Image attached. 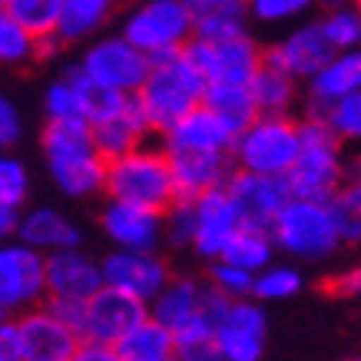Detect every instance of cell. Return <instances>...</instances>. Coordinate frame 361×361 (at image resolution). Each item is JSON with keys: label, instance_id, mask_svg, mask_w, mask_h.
Returning <instances> with one entry per match:
<instances>
[{"label": "cell", "instance_id": "6da1fadb", "mask_svg": "<svg viewBox=\"0 0 361 361\" xmlns=\"http://www.w3.org/2000/svg\"><path fill=\"white\" fill-rule=\"evenodd\" d=\"M40 153L54 186L66 199H90L103 192L106 183V159L99 156L90 123H44Z\"/></svg>", "mask_w": 361, "mask_h": 361}, {"label": "cell", "instance_id": "7a4b0ae2", "mask_svg": "<svg viewBox=\"0 0 361 361\" xmlns=\"http://www.w3.org/2000/svg\"><path fill=\"white\" fill-rule=\"evenodd\" d=\"M348 179V156L345 142L329 130L318 113H305L298 120V156L285 183L298 199H322L329 202L331 192Z\"/></svg>", "mask_w": 361, "mask_h": 361}, {"label": "cell", "instance_id": "3957f363", "mask_svg": "<svg viewBox=\"0 0 361 361\" xmlns=\"http://www.w3.org/2000/svg\"><path fill=\"white\" fill-rule=\"evenodd\" d=\"M206 77L196 70V63L186 56V50L159 60H149L146 80L136 90V103L146 113V120L153 126V133L159 136L163 130H169L179 116H186L189 110L202 106L206 97Z\"/></svg>", "mask_w": 361, "mask_h": 361}, {"label": "cell", "instance_id": "277c9868", "mask_svg": "<svg viewBox=\"0 0 361 361\" xmlns=\"http://www.w3.org/2000/svg\"><path fill=\"white\" fill-rule=\"evenodd\" d=\"M103 196L116 199V202H133V206L166 212L179 199L166 149L159 142H142L130 153L110 159L106 163Z\"/></svg>", "mask_w": 361, "mask_h": 361}, {"label": "cell", "instance_id": "5b68a950", "mask_svg": "<svg viewBox=\"0 0 361 361\" xmlns=\"http://www.w3.org/2000/svg\"><path fill=\"white\" fill-rule=\"evenodd\" d=\"M196 11L186 0H133L120 17V37H126L149 60L179 54L192 40Z\"/></svg>", "mask_w": 361, "mask_h": 361}, {"label": "cell", "instance_id": "8992f818", "mask_svg": "<svg viewBox=\"0 0 361 361\" xmlns=\"http://www.w3.org/2000/svg\"><path fill=\"white\" fill-rule=\"evenodd\" d=\"M229 298L219 295L206 279H192V275H173L163 285V292L146 305L149 318L159 322L163 329L173 331L176 341L202 338L212 335L216 318L222 315Z\"/></svg>", "mask_w": 361, "mask_h": 361}, {"label": "cell", "instance_id": "52a82bcc", "mask_svg": "<svg viewBox=\"0 0 361 361\" xmlns=\"http://www.w3.org/2000/svg\"><path fill=\"white\" fill-rule=\"evenodd\" d=\"M298 156V120L288 116H265L259 113L245 130L235 133L229 149L232 169L285 179Z\"/></svg>", "mask_w": 361, "mask_h": 361}, {"label": "cell", "instance_id": "ba28073f", "mask_svg": "<svg viewBox=\"0 0 361 361\" xmlns=\"http://www.w3.org/2000/svg\"><path fill=\"white\" fill-rule=\"evenodd\" d=\"M269 235L275 242V252H285V255L302 259V262L329 259L341 245L335 219H331V209L322 199L292 196L282 206V212L275 216V222L269 226Z\"/></svg>", "mask_w": 361, "mask_h": 361}, {"label": "cell", "instance_id": "9c48e42d", "mask_svg": "<svg viewBox=\"0 0 361 361\" xmlns=\"http://www.w3.org/2000/svg\"><path fill=\"white\" fill-rule=\"evenodd\" d=\"M73 66L90 83L113 90V93H123V97H133L142 87V80H146L149 56L140 54L120 33H99V37L83 44Z\"/></svg>", "mask_w": 361, "mask_h": 361}, {"label": "cell", "instance_id": "30bf717a", "mask_svg": "<svg viewBox=\"0 0 361 361\" xmlns=\"http://www.w3.org/2000/svg\"><path fill=\"white\" fill-rule=\"evenodd\" d=\"M269 341V315L255 298H229L212 325V345L222 361H262Z\"/></svg>", "mask_w": 361, "mask_h": 361}, {"label": "cell", "instance_id": "8fae6325", "mask_svg": "<svg viewBox=\"0 0 361 361\" xmlns=\"http://www.w3.org/2000/svg\"><path fill=\"white\" fill-rule=\"evenodd\" d=\"M186 56L196 63V70L206 77V83H242L249 87L252 77L259 73L262 60V44L245 33L232 40H189Z\"/></svg>", "mask_w": 361, "mask_h": 361}, {"label": "cell", "instance_id": "7c38bea8", "mask_svg": "<svg viewBox=\"0 0 361 361\" xmlns=\"http://www.w3.org/2000/svg\"><path fill=\"white\" fill-rule=\"evenodd\" d=\"M0 302L11 315L47 302L44 252L23 245L20 239L0 242Z\"/></svg>", "mask_w": 361, "mask_h": 361}, {"label": "cell", "instance_id": "4fadbf2b", "mask_svg": "<svg viewBox=\"0 0 361 361\" xmlns=\"http://www.w3.org/2000/svg\"><path fill=\"white\" fill-rule=\"evenodd\" d=\"M103 269V285H110L123 295L136 298L142 305H149L163 285L173 279V269L166 259H159L156 252H126V249H113L110 255L99 259Z\"/></svg>", "mask_w": 361, "mask_h": 361}, {"label": "cell", "instance_id": "5bb4252c", "mask_svg": "<svg viewBox=\"0 0 361 361\" xmlns=\"http://www.w3.org/2000/svg\"><path fill=\"white\" fill-rule=\"evenodd\" d=\"M226 192H229L232 206L239 212V222L249 229H265L275 222V216L282 212V206L292 199L288 183L279 176H259V173H242L232 169L226 179Z\"/></svg>", "mask_w": 361, "mask_h": 361}, {"label": "cell", "instance_id": "9a60e30c", "mask_svg": "<svg viewBox=\"0 0 361 361\" xmlns=\"http://www.w3.org/2000/svg\"><path fill=\"white\" fill-rule=\"evenodd\" d=\"M331 54H335V50H331L329 40L322 37L318 20L292 23L279 40H272L269 47H262L265 63L275 66V70H282V73H288V77L298 80V83H305V80L312 77Z\"/></svg>", "mask_w": 361, "mask_h": 361}, {"label": "cell", "instance_id": "2e32d148", "mask_svg": "<svg viewBox=\"0 0 361 361\" xmlns=\"http://www.w3.org/2000/svg\"><path fill=\"white\" fill-rule=\"evenodd\" d=\"M17 318L20 335V361H70L80 345V335L66 329L47 305L27 308Z\"/></svg>", "mask_w": 361, "mask_h": 361}, {"label": "cell", "instance_id": "e0dca14e", "mask_svg": "<svg viewBox=\"0 0 361 361\" xmlns=\"http://www.w3.org/2000/svg\"><path fill=\"white\" fill-rule=\"evenodd\" d=\"M99 229L110 239L113 249L156 252L163 242V212L106 199V206L99 212Z\"/></svg>", "mask_w": 361, "mask_h": 361}, {"label": "cell", "instance_id": "ac0fdd59", "mask_svg": "<svg viewBox=\"0 0 361 361\" xmlns=\"http://www.w3.org/2000/svg\"><path fill=\"white\" fill-rule=\"evenodd\" d=\"M44 269H47V298L87 302V298H93L103 288L99 259L90 255L83 245L44 255Z\"/></svg>", "mask_w": 361, "mask_h": 361}, {"label": "cell", "instance_id": "d6986e66", "mask_svg": "<svg viewBox=\"0 0 361 361\" xmlns=\"http://www.w3.org/2000/svg\"><path fill=\"white\" fill-rule=\"evenodd\" d=\"M149 315L142 302L123 295L110 285H103L97 295L87 298V312H83V331L80 338L83 341H99V345H116V341L140 325L142 318Z\"/></svg>", "mask_w": 361, "mask_h": 361}, {"label": "cell", "instance_id": "ffe728a7", "mask_svg": "<svg viewBox=\"0 0 361 361\" xmlns=\"http://www.w3.org/2000/svg\"><path fill=\"white\" fill-rule=\"evenodd\" d=\"M189 202H192V219H196L192 245H189V249L196 252L199 259L212 262V259H219L222 245L232 239V232L242 226L239 212H235V206H232L226 186L209 189V192L189 199Z\"/></svg>", "mask_w": 361, "mask_h": 361}, {"label": "cell", "instance_id": "44dd1931", "mask_svg": "<svg viewBox=\"0 0 361 361\" xmlns=\"http://www.w3.org/2000/svg\"><path fill=\"white\" fill-rule=\"evenodd\" d=\"M232 140V130L209 106L189 110L169 130L159 133V146L166 153H229Z\"/></svg>", "mask_w": 361, "mask_h": 361}, {"label": "cell", "instance_id": "7402d4cb", "mask_svg": "<svg viewBox=\"0 0 361 361\" xmlns=\"http://www.w3.org/2000/svg\"><path fill=\"white\" fill-rule=\"evenodd\" d=\"M358 90H361V47H355V50H335L305 80L308 113H322L335 99L348 97V93H358Z\"/></svg>", "mask_w": 361, "mask_h": 361}, {"label": "cell", "instance_id": "603a6c76", "mask_svg": "<svg viewBox=\"0 0 361 361\" xmlns=\"http://www.w3.org/2000/svg\"><path fill=\"white\" fill-rule=\"evenodd\" d=\"M13 239H20L23 245L50 255V252L83 245V229L66 212H60L54 206H30L20 209V222H17Z\"/></svg>", "mask_w": 361, "mask_h": 361}, {"label": "cell", "instance_id": "cb8c5ba5", "mask_svg": "<svg viewBox=\"0 0 361 361\" xmlns=\"http://www.w3.org/2000/svg\"><path fill=\"white\" fill-rule=\"evenodd\" d=\"M90 133H93V142H97L99 156H103L106 163L123 153H130V149H136V146H142V142H149V136H156L149 120H146V113H142L140 103H136V93L126 99V106H123L120 113L93 123Z\"/></svg>", "mask_w": 361, "mask_h": 361}, {"label": "cell", "instance_id": "d4e9b609", "mask_svg": "<svg viewBox=\"0 0 361 361\" xmlns=\"http://www.w3.org/2000/svg\"><path fill=\"white\" fill-rule=\"evenodd\" d=\"M169 156V169H173L176 196L179 199H196L209 189L226 186L232 176L229 153H166Z\"/></svg>", "mask_w": 361, "mask_h": 361}, {"label": "cell", "instance_id": "484cf974", "mask_svg": "<svg viewBox=\"0 0 361 361\" xmlns=\"http://www.w3.org/2000/svg\"><path fill=\"white\" fill-rule=\"evenodd\" d=\"M116 13H120V0H63L54 40L60 47H83L106 30Z\"/></svg>", "mask_w": 361, "mask_h": 361}, {"label": "cell", "instance_id": "4316f807", "mask_svg": "<svg viewBox=\"0 0 361 361\" xmlns=\"http://www.w3.org/2000/svg\"><path fill=\"white\" fill-rule=\"evenodd\" d=\"M116 355L123 361H176V338L173 331L146 315L140 325H133L116 345Z\"/></svg>", "mask_w": 361, "mask_h": 361}, {"label": "cell", "instance_id": "83f0119b", "mask_svg": "<svg viewBox=\"0 0 361 361\" xmlns=\"http://www.w3.org/2000/svg\"><path fill=\"white\" fill-rule=\"evenodd\" d=\"M249 93L259 113H265V116H288L298 103V80H292L288 73L275 70V66L262 63L259 73L252 77Z\"/></svg>", "mask_w": 361, "mask_h": 361}, {"label": "cell", "instance_id": "f1b7e54d", "mask_svg": "<svg viewBox=\"0 0 361 361\" xmlns=\"http://www.w3.org/2000/svg\"><path fill=\"white\" fill-rule=\"evenodd\" d=\"M252 27L249 7L245 0H222L216 7L196 11L192 20V37L196 40H232V37H245Z\"/></svg>", "mask_w": 361, "mask_h": 361}, {"label": "cell", "instance_id": "f546056e", "mask_svg": "<svg viewBox=\"0 0 361 361\" xmlns=\"http://www.w3.org/2000/svg\"><path fill=\"white\" fill-rule=\"evenodd\" d=\"M44 123H70L83 120L87 123V110H83V80H80L77 66H66L56 80H50L44 90Z\"/></svg>", "mask_w": 361, "mask_h": 361}, {"label": "cell", "instance_id": "4dcf8cb0", "mask_svg": "<svg viewBox=\"0 0 361 361\" xmlns=\"http://www.w3.org/2000/svg\"><path fill=\"white\" fill-rule=\"evenodd\" d=\"M202 106H209V110L216 113L232 130V136L239 130H245V126L259 116L249 87H242V83H209L206 97H202Z\"/></svg>", "mask_w": 361, "mask_h": 361}, {"label": "cell", "instance_id": "1f68e13d", "mask_svg": "<svg viewBox=\"0 0 361 361\" xmlns=\"http://www.w3.org/2000/svg\"><path fill=\"white\" fill-rule=\"evenodd\" d=\"M222 262L229 265H239V269H245V272H259V269H265V265H272L275 259V242L272 235L265 229H249V226H239V229L232 232V239L222 245L219 252Z\"/></svg>", "mask_w": 361, "mask_h": 361}, {"label": "cell", "instance_id": "d6a6232c", "mask_svg": "<svg viewBox=\"0 0 361 361\" xmlns=\"http://www.w3.org/2000/svg\"><path fill=\"white\" fill-rule=\"evenodd\" d=\"M341 245H361V176H348L329 199Z\"/></svg>", "mask_w": 361, "mask_h": 361}, {"label": "cell", "instance_id": "836d02e7", "mask_svg": "<svg viewBox=\"0 0 361 361\" xmlns=\"http://www.w3.org/2000/svg\"><path fill=\"white\" fill-rule=\"evenodd\" d=\"M305 288V275L298 272L295 265H265L252 275V298L255 302H285L295 298Z\"/></svg>", "mask_w": 361, "mask_h": 361}, {"label": "cell", "instance_id": "e575fe53", "mask_svg": "<svg viewBox=\"0 0 361 361\" xmlns=\"http://www.w3.org/2000/svg\"><path fill=\"white\" fill-rule=\"evenodd\" d=\"M63 0H0V11L11 13L23 30H30L37 40L54 37L56 17H60Z\"/></svg>", "mask_w": 361, "mask_h": 361}, {"label": "cell", "instance_id": "d590c367", "mask_svg": "<svg viewBox=\"0 0 361 361\" xmlns=\"http://www.w3.org/2000/svg\"><path fill=\"white\" fill-rule=\"evenodd\" d=\"M318 30L329 40L331 50H355L361 47V11L355 4L325 11L318 17Z\"/></svg>", "mask_w": 361, "mask_h": 361}, {"label": "cell", "instance_id": "8d00e7d4", "mask_svg": "<svg viewBox=\"0 0 361 361\" xmlns=\"http://www.w3.org/2000/svg\"><path fill=\"white\" fill-rule=\"evenodd\" d=\"M37 56V37L0 11V66H27Z\"/></svg>", "mask_w": 361, "mask_h": 361}, {"label": "cell", "instance_id": "74e56055", "mask_svg": "<svg viewBox=\"0 0 361 361\" xmlns=\"http://www.w3.org/2000/svg\"><path fill=\"white\" fill-rule=\"evenodd\" d=\"M318 116L329 123V130L335 133L345 146H361V90L335 99V103L325 106Z\"/></svg>", "mask_w": 361, "mask_h": 361}, {"label": "cell", "instance_id": "f35d334b", "mask_svg": "<svg viewBox=\"0 0 361 361\" xmlns=\"http://www.w3.org/2000/svg\"><path fill=\"white\" fill-rule=\"evenodd\" d=\"M30 199V169L20 156L11 149H0V202L13 209H23Z\"/></svg>", "mask_w": 361, "mask_h": 361}, {"label": "cell", "instance_id": "ab89813d", "mask_svg": "<svg viewBox=\"0 0 361 361\" xmlns=\"http://www.w3.org/2000/svg\"><path fill=\"white\" fill-rule=\"evenodd\" d=\"M249 17L255 23L282 27V23H298L315 11V0H245Z\"/></svg>", "mask_w": 361, "mask_h": 361}, {"label": "cell", "instance_id": "60d3db41", "mask_svg": "<svg viewBox=\"0 0 361 361\" xmlns=\"http://www.w3.org/2000/svg\"><path fill=\"white\" fill-rule=\"evenodd\" d=\"M206 282L226 298H252V272H245L239 265L222 262V259H212V262H209Z\"/></svg>", "mask_w": 361, "mask_h": 361}, {"label": "cell", "instance_id": "b9f144b4", "mask_svg": "<svg viewBox=\"0 0 361 361\" xmlns=\"http://www.w3.org/2000/svg\"><path fill=\"white\" fill-rule=\"evenodd\" d=\"M192 229H196V219H192V202L189 199H176L173 206L163 212V239L176 249H189L192 245Z\"/></svg>", "mask_w": 361, "mask_h": 361}, {"label": "cell", "instance_id": "7bdbcfd3", "mask_svg": "<svg viewBox=\"0 0 361 361\" xmlns=\"http://www.w3.org/2000/svg\"><path fill=\"white\" fill-rule=\"evenodd\" d=\"M23 140V116L4 90H0V149H13Z\"/></svg>", "mask_w": 361, "mask_h": 361}, {"label": "cell", "instance_id": "ee69618b", "mask_svg": "<svg viewBox=\"0 0 361 361\" xmlns=\"http://www.w3.org/2000/svg\"><path fill=\"white\" fill-rule=\"evenodd\" d=\"M176 361H222V358L216 345H212V335H202V338L176 341Z\"/></svg>", "mask_w": 361, "mask_h": 361}, {"label": "cell", "instance_id": "f6af8a7d", "mask_svg": "<svg viewBox=\"0 0 361 361\" xmlns=\"http://www.w3.org/2000/svg\"><path fill=\"white\" fill-rule=\"evenodd\" d=\"M44 305L50 308L60 322H63L66 329H73L77 335L83 331V312H87V302H73V298H47ZM80 341H83V338H80Z\"/></svg>", "mask_w": 361, "mask_h": 361}, {"label": "cell", "instance_id": "bcb514c9", "mask_svg": "<svg viewBox=\"0 0 361 361\" xmlns=\"http://www.w3.org/2000/svg\"><path fill=\"white\" fill-rule=\"evenodd\" d=\"M325 288H329L331 295H338V298H361V262L341 269L338 275H331Z\"/></svg>", "mask_w": 361, "mask_h": 361}, {"label": "cell", "instance_id": "7dc6e473", "mask_svg": "<svg viewBox=\"0 0 361 361\" xmlns=\"http://www.w3.org/2000/svg\"><path fill=\"white\" fill-rule=\"evenodd\" d=\"M0 361H20V335L13 315L0 322Z\"/></svg>", "mask_w": 361, "mask_h": 361}, {"label": "cell", "instance_id": "c3c4849f", "mask_svg": "<svg viewBox=\"0 0 361 361\" xmlns=\"http://www.w3.org/2000/svg\"><path fill=\"white\" fill-rule=\"evenodd\" d=\"M70 361H123L113 345H99V341H80Z\"/></svg>", "mask_w": 361, "mask_h": 361}, {"label": "cell", "instance_id": "681fc988", "mask_svg": "<svg viewBox=\"0 0 361 361\" xmlns=\"http://www.w3.org/2000/svg\"><path fill=\"white\" fill-rule=\"evenodd\" d=\"M17 222H20V209L0 202V242H7L17 235Z\"/></svg>", "mask_w": 361, "mask_h": 361}, {"label": "cell", "instance_id": "f907efd6", "mask_svg": "<svg viewBox=\"0 0 361 361\" xmlns=\"http://www.w3.org/2000/svg\"><path fill=\"white\" fill-rule=\"evenodd\" d=\"M345 4H351V0H315V7L322 13H325V11H335V7H345Z\"/></svg>", "mask_w": 361, "mask_h": 361}, {"label": "cell", "instance_id": "816d5d0a", "mask_svg": "<svg viewBox=\"0 0 361 361\" xmlns=\"http://www.w3.org/2000/svg\"><path fill=\"white\" fill-rule=\"evenodd\" d=\"M348 176H361V146H358V153L348 159Z\"/></svg>", "mask_w": 361, "mask_h": 361}, {"label": "cell", "instance_id": "f5cc1de1", "mask_svg": "<svg viewBox=\"0 0 361 361\" xmlns=\"http://www.w3.org/2000/svg\"><path fill=\"white\" fill-rule=\"evenodd\" d=\"M192 11H206V7H216V4H222V0H186Z\"/></svg>", "mask_w": 361, "mask_h": 361}, {"label": "cell", "instance_id": "db71d44e", "mask_svg": "<svg viewBox=\"0 0 361 361\" xmlns=\"http://www.w3.org/2000/svg\"><path fill=\"white\" fill-rule=\"evenodd\" d=\"M4 318H11V312H7V308H4V302H0V322H4Z\"/></svg>", "mask_w": 361, "mask_h": 361}, {"label": "cell", "instance_id": "11a10c76", "mask_svg": "<svg viewBox=\"0 0 361 361\" xmlns=\"http://www.w3.org/2000/svg\"><path fill=\"white\" fill-rule=\"evenodd\" d=\"M345 361H361V355H355V358H345Z\"/></svg>", "mask_w": 361, "mask_h": 361}, {"label": "cell", "instance_id": "9f6ffc18", "mask_svg": "<svg viewBox=\"0 0 361 361\" xmlns=\"http://www.w3.org/2000/svg\"><path fill=\"white\" fill-rule=\"evenodd\" d=\"M351 4H355V7H358V11H361V0H351Z\"/></svg>", "mask_w": 361, "mask_h": 361}]
</instances>
